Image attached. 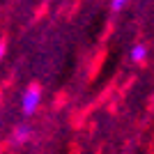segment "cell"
<instances>
[{"mask_svg":"<svg viewBox=\"0 0 154 154\" xmlns=\"http://www.w3.org/2000/svg\"><path fill=\"white\" fill-rule=\"evenodd\" d=\"M145 55H147V48L145 46H134L131 48V60H136V62H140V60H145Z\"/></svg>","mask_w":154,"mask_h":154,"instance_id":"3","label":"cell"},{"mask_svg":"<svg viewBox=\"0 0 154 154\" xmlns=\"http://www.w3.org/2000/svg\"><path fill=\"white\" fill-rule=\"evenodd\" d=\"M127 2H129V0H113V9H122Z\"/></svg>","mask_w":154,"mask_h":154,"instance_id":"4","label":"cell"},{"mask_svg":"<svg viewBox=\"0 0 154 154\" xmlns=\"http://www.w3.org/2000/svg\"><path fill=\"white\" fill-rule=\"evenodd\" d=\"M28 138H30V129H28V127H19V129H16V134H14V143H16V145L26 143Z\"/></svg>","mask_w":154,"mask_h":154,"instance_id":"2","label":"cell"},{"mask_svg":"<svg viewBox=\"0 0 154 154\" xmlns=\"http://www.w3.org/2000/svg\"><path fill=\"white\" fill-rule=\"evenodd\" d=\"M39 101H42V94H39L37 88H30V90H26V94H23V101H21V108H23V113L26 115H30V113H35L39 106Z\"/></svg>","mask_w":154,"mask_h":154,"instance_id":"1","label":"cell"},{"mask_svg":"<svg viewBox=\"0 0 154 154\" xmlns=\"http://www.w3.org/2000/svg\"><path fill=\"white\" fill-rule=\"evenodd\" d=\"M2 55H5V44L0 42V60H2Z\"/></svg>","mask_w":154,"mask_h":154,"instance_id":"5","label":"cell"}]
</instances>
